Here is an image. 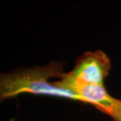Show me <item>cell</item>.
I'll return each mask as SVG.
<instances>
[{"label": "cell", "instance_id": "1", "mask_svg": "<svg viewBox=\"0 0 121 121\" xmlns=\"http://www.w3.org/2000/svg\"><path fill=\"white\" fill-rule=\"evenodd\" d=\"M65 74L62 63L58 62H51L44 67H36L12 73L1 74V99L4 100L27 93L65 98L83 102L82 98L73 92L48 82L50 78L60 79Z\"/></svg>", "mask_w": 121, "mask_h": 121}, {"label": "cell", "instance_id": "2", "mask_svg": "<svg viewBox=\"0 0 121 121\" xmlns=\"http://www.w3.org/2000/svg\"><path fill=\"white\" fill-rule=\"evenodd\" d=\"M110 68V60L105 52L89 51L78 58L73 69L63 78L81 85L104 86Z\"/></svg>", "mask_w": 121, "mask_h": 121}, {"label": "cell", "instance_id": "3", "mask_svg": "<svg viewBox=\"0 0 121 121\" xmlns=\"http://www.w3.org/2000/svg\"><path fill=\"white\" fill-rule=\"evenodd\" d=\"M53 83L80 96L83 103L91 104L99 111L111 117L114 121H121V99L110 95L104 86L81 85L64 78L54 82Z\"/></svg>", "mask_w": 121, "mask_h": 121}]
</instances>
